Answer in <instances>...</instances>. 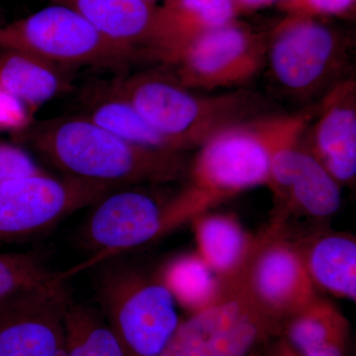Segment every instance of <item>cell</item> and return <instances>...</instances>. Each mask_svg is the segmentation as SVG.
Returning <instances> with one entry per match:
<instances>
[{
	"mask_svg": "<svg viewBox=\"0 0 356 356\" xmlns=\"http://www.w3.org/2000/svg\"><path fill=\"white\" fill-rule=\"evenodd\" d=\"M22 134L63 175L112 191L177 181L188 166L184 153L136 146L83 115L32 121Z\"/></svg>",
	"mask_w": 356,
	"mask_h": 356,
	"instance_id": "obj_1",
	"label": "cell"
},
{
	"mask_svg": "<svg viewBox=\"0 0 356 356\" xmlns=\"http://www.w3.org/2000/svg\"><path fill=\"white\" fill-rule=\"evenodd\" d=\"M143 118L184 153L229 126L261 116V102L243 90L200 95L168 72L149 70L114 79Z\"/></svg>",
	"mask_w": 356,
	"mask_h": 356,
	"instance_id": "obj_2",
	"label": "cell"
},
{
	"mask_svg": "<svg viewBox=\"0 0 356 356\" xmlns=\"http://www.w3.org/2000/svg\"><path fill=\"white\" fill-rule=\"evenodd\" d=\"M196 149L186 185L173 197L184 224L243 191L266 186L269 115L222 129Z\"/></svg>",
	"mask_w": 356,
	"mask_h": 356,
	"instance_id": "obj_3",
	"label": "cell"
},
{
	"mask_svg": "<svg viewBox=\"0 0 356 356\" xmlns=\"http://www.w3.org/2000/svg\"><path fill=\"white\" fill-rule=\"evenodd\" d=\"M282 324L255 301L245 268L221 280L212 304L180 322L161 356H259Z\"/></svg>",
	"mask_w": 356,
	"mask_h": 356,
	"instance_id": "obj_4",
	"label": "cell"
},
{
	"mask_svg": "<svg viewBox=\"0 0 356 356\" xmlns=\"http://www.w3.org/2000/svg\"><path fill=\"white\" fill-rule=\"evenodd\" d=\"M96 297L125 356H161L181 322L177 302L161 278L133 267L103 270Z\"/></svg>",
	"mask_w": 356,
	"mask_h": 356,
	"instance_id": "obj_5",
	"label": "cell"
},
{
	"mask_svg": "<svg viewBox=\"0 0 356 356\" xmlns=\"http://www.w3.org/2000/svg\"><path fill=\"white\" fill-rule=\"evenodd\" d=\"M0 49L32 54L58 67L126 70L143 60L112 41L70 7L51 4L0 27Z\"/></svg>",
	"mask_w": 356,
	"mask_h": 356,
	"instance_id": "obj_6",
	"label": "cell"
},
{
	"mask_svg": "<svg viewBox=\"0 0 356 356\" xmlns=\"http://www.w3.org/2000/svg\"><path fill=\"white\" fill-rule=\"evenodd\" d=\"M346 57L343 39L332 28L314 16L292 14L267 40L264 65L281 90L307 99L343 79Z\"/></svg>",
	"mask_w": 356,
	"mask_h": 356,
	"instance_id": "obj_7",
	"label": "cell"
},
{
	"mask_svg": "<svg viewBox=\"0 0 356 356\" xmlns=\"http://www.w3.org/2000/svg\"><path fill=\"white\" fill-rule=\"evenodd\" d=\"M140 187L112 191L93 204L81 229V242L91 255L63 273L67 280L181 226L172 198L161 200Z\"/></svg>",
	"mask_w": 356,
	"mask_h": 356,
	"instance_id": "obj_8",
	"label": "cell"
},
{
	"mask_svg": "<svg viewBox=\"0 0 356 356\" xmlns=\"http://www.w3.org/2000/svg\"><path fill=\"white\" fill-rule=\"evenodd\" d=\"M306 122L292 119L281 126L269 144L266 187L277 205L274 218L286 222L290 215L322 221L341 205V186L307 149Z\"/></svg>",
	"mask_w": 356,
	"mask_h": 356,
	"instance_id": "obj_9",
	"label": "cell"
},
{
	"mask_svg": "<svg viewBox=\"0 0 356 356\" xmlns=\"http://www.w3.org/2000/svg\"><path fill=\"white\" fill-rule=\"evenodd\" d=\"M111 191L104 185L49 172L6 182L0 185V243L43 235Z\"/></svg>",
	"mask_w": 356,
	"mask_h": 356,
	"instance_id": "obj_10",
	"label": "cell"
},
{
	"mask_svg": "<svg viewBox=\"0 0 356 356\" xmlns=\"http://www.w3.org/2000/svg\"><path fill=\"white\" fill-rule=\"evenodd\" d=\"M266 40L235 22L203 33L165 65L192 90L215 91L250 83L266 62Z\"/></svg>",
	"mask_w": 356,
	"mask_h": 356,
	"instance_id": "obj_11",
	"label": "cell"
},
{
	"mask_svg": "<svg viewBox=\"0 0 356 356\" xmlns=\"http://www.w3.org/2000/svg\"><path fill=\"white\" fill-rule=\"evenodd\" d=\"M245 277L255 301L282 322L318 295L286 222L276 218L257 235Z\"/></svg>",
	"mask_w": 356,
	"mask_h": 356,
	"instance_id": "obj_12",
	"label": "cell"
},
{
	"mask_svg": "<svg viewBox=\"0 0 356 356\" xmlns=\"http://www.w3.org/2000/svg\"><path fill=\"white\" fill-rule=\"evenodd\" d=\"M67 280L0 301V356H64Z\"/></svg>",
	"mask_w": 356,
	"mask_h": 356,
	"instance_id": "obj_13",
	"label": "cell"
},
{
	"mask_svg": "<svg viewBox=\"0 0 356 356\" xmlns=\"http://www.w3.org/2000/svg\"><path fill=\"white\" fill-rule=\"evenodd\" d=\"M315 122L304 135L307 149L343 186L356 177V84L343 79L323 95L316 107Z\"/></svg>",
	"mask_w": 356,
	"mask_h": 356,
	"instance_id": "obj_14",
	"label": "cell"
},
{
	"mask_svg": "<svg viewBox=\"0 0 356 356\" xmlns=\"http://www.w3.org/2000/svg\"><path fill=\"white\" fill-rule=\"evenodd\" d=\"M74 9L107 38L154 60L163 33V9L146 0H43Z\"/></svg>",
	"mask_w": 356,
	"mask_h": 356,
	"instance_id": "obj_15",
	"label": "cell"
},
{
	"mask_svg": "<svg viewBox=\"0 0 356 356\" xmlns=\"http://www.w3.org/2000/svg\"><path fill=\"white\" fill-rule=\"evenodd\" d=\"M312 282L337 298L356 300V240L344 232L318 231L293 241Z\"/></svg>",
	"mask_w": 356,
	"mask_h": 356,
	"instance_id": "obj_16",
	"label": "cell"
},
{
	"mask_svg": "<svg viewBox=\"0 0 356 356\" xmlns=\"http://www.w3.org/2000/svg\"><path fill=\"white\" fill-rule=\"evenodd\" d=\"M281 336L301 356H348L350 353L348 318L320 295L283 321Z\"/></svg>",
	"mask_w": 356,
	"mask_h": 356,
	"instance_id": "obj_17",
	"label": "cell"
},
{
	"mask_svg": "<svg viewBox=\"0 0 356 356\" xmlns=\"http://www.w3.org/2000/svg\"><path fill=\"white\" fill-rule=\"evenodd\" d=\"M197 254L220 280L242 273L257 245V236L243 228L234 215L204 213L194 218Z\"/></svg>",
	"mask_w": 356,
	"mask_h": 356,
	"instance_id": "obj_18",
	"label": "cell"
},
{
	"mask_svg": "<svg viewBox=\"0 0 356 356\" xmlns=\"http://www.w3.org/2000/svg\"><path fill=\"white\" fill-rule=\"evenodd\" d=\"M83 110L81 115L131 144L158 151L181 153L151 127L117 88L114 81L90 86L84 95Z\"/></svg>",
	"mask_w": 356,
	"mask_h": 356,
	"instance_id": "obj_19",
	"label": "cell"
},
{
	"mask_svg": "<svg viewBox=\"0 0 356 356\" xmlns=\"http://www.w3.org/2000/svg\"><path fill=\"white\" fill-rule=\"evenodd\" d=\"M67 69L25 51L0 49V88L30 113L70 88Z\"/></svg>",
	"mask_w": 356,
	"mask_h": 356,
	"instance_id": "obj_20",
	"label": "cell"
},
{
	"mask_svg": "<svg viewBox=\"0 0 356 356\" xmlns=\"http://www.w3.org/2000/svg\"><path fill=\"white\" fill-rule=\"evenodd\" d=\"M238 7L235 0H178L172 6H163V64H170L187 44L203 33L234 22Z\"/></svg>",
	"mask_w": 356,
	"mask_h": 356,
	"instance_id": "obj_21",
	"label": "cell"
},
{
	"mask_svg": "<svg viewBox=\"0 0 356 356\" xmlns=\"http://www.w3.org/2000/svg\"><path fill=\"white\" fill-rule=\"evenodd\" d=\"M158 276L177 305L191 315L212 304L221 290V280L197 252L178 255L163 266Z\"/></svg>",
	"mask_w": 356,
	"mask_h": 356,
	"instance_id": "obj_22",
	"label": "cell"
},
{
	"mask_svg": "<svg viewBox=\"0 0 356 356\" xmlns=\"http://www.w3.org/2000/svg\"><path fill=\"white\" fill-rule=\"evenodd\" d=\"M64 356H125L99 308L70 303L65 312Z\"/></svg>",
	"mask_w": 356,
	"mask_h": 356,
	"instance_id": "obj_23",
	"label": "cell"
},
{
	"mask_svg": "<svg viewBox=\"0 0 356 356\" xmlns=\"http://www.w3.org/2000/svg\"><path fill=\"white\" fill-rule=\"evenodd\" d=\"M63 278L67 280L63 273L51 270L37 252L0 254V301Z\"/></svg>",
	"mask_w": 356,
	"mask_h": 356,
	"instance_id": "obj_24",
	"label": "cell"
},
{
	"mask_svg": "<svg viewBox=\"0 0 356 356\" xmlns=\"http://www.w3.org/2000/svg\"><path fill=\"white\" fill-rule=\"evenodd\" d=\"M47 173L27 152L15 145L0 142V185L11 180Z\"/></svg>",
	"mask_w": 356,
	"mask_h": 356,
	"instance_id": "obj_25",
	"label": "cell"
},
{
	"mask_svg": "<svg viewBox=\"0 0 356 356\" xmlns=\"http://www.w3.org/2000/svg\"><path fill=\"white\" fill-rule=\"evenodd\" d=\"M292 14L339 16L350 13L355 0H285Z\"/></svg>",
	"mask_w": 356,
	"mask_h": 356,
	"instance_id": "obj_26",
	"label": "cell"
},
{
	"mask_svg": "<svg viewBox=\"0 0 356 356\" xmlns=\"http://www.w3.org/2000/svg\"><path fill=\"white\" fill-rule=\"evenodd\" d=\"M31 113L24 105L0 88V128L22 131L31 123Z\"/></svg>",
	"mask_w": 356,
	"mask_h": 356,
	"instance_id": "obj_27",
	"label": "cell"
},
{
	"mask_svg": "<svg viewBox=\"0 0 356 356\" xmlns=\"http://www.w3.org/2000/svg\"><path fill=\"white\" fill-rule=\"evenodd\" d=\"M264 350V356H301L281 334L270 339Z\"/></svg>",
	"mask_w": 356,
	"mask_h": 356,
	"instance_id": "obj_28",
	"label": "cell"
},
{
	"mask_svg": "<svg viewBox=\"0 0 356 356\" xmlns=\"http://www.w3.org/2000/svg\"><path fill=\"white\" fill-rule=\"evenodd\" d=\"M238 6H245L248 8H257V7L269 6L276 0H235Z\"/></svg>",
	"mask_w": 356,
	"mask_h": 356,
	"instance_id": "obj_29",
	"label": "cell"
},
{
	"mask_svg": "<svg viewBox=\"0 0 356 356\" xmlns=\"http://www.w3.org/2000/svg\"><path fill=\"white\" fill-rule=\"evenodd\" d=\"M147 2H149V3L153 4L154 6V2L156 1V0H146Z\"/></svg>",
	"mask_w": 356,
	"mask_h": 356,
	"instance_id": "obj_30",
	"label": "cell"
}]
</instances>
